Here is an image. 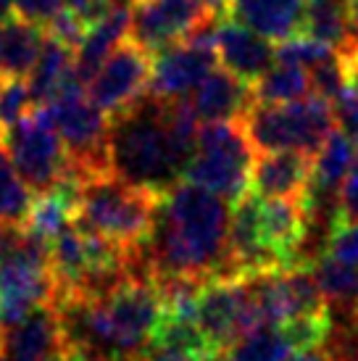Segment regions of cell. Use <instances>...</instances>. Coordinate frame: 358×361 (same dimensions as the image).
Returning a JSON list of instances; mask_svg holds the SVG:
<instances>
[{
	"label": "cell",
	"instance_id": "6da1fadb",
	"mask_svg": "<svg viewBox=\"0 0 358 361\" xmlns=\"http://www.w3.org/2000/svg\"><path fill=\"white\" fill-rule=\"evenodd\" d=\"M229 203L187 180L161 195L148 238L132 245L130 274L137 280L224 274L229 238Z\"/></svg>",
	"mask_w": 358,
	"mask_h": 361
},
{
	"label": "cell",
	"instance_id": "7a4b0ae2",
	"mask_svg": "<svg viewBox=\"0 0 358 361\" xmlns=\"http://www.w3.org/2000/svg\"><path fill=\"white\" fill-rule=\"evenodd\" d=\"M198 130V116L187 98L163 101L145 92L135 106L111 116V174L163 195L182 180Z\"/></svg>",
	"mask_w": 358,
	"mask_h": 361
},
{
	"label": "cell",
	"instance_id": "3957f363",
	"mask_svg": "<svg viewBox=\"0 0 358 361\" xmlns=\"http://www.w3.org/2000/svg\"><path fill=\"white\" fill-rule=\"evenodd\" d=\"M161 195L119 180L116 174H98L80 182L77 227L132 248L148 238Z\"/></svg>",
	"mask_w": 358,
	"mask_h": 361
},
{
	"label": "cell",
	"instance_id": "277c9868",
	"mask_svg": "<svg viewBox=\"0 0 358 361\" xmlns=\"http://www.w3.org/2000/svg\"><path fill=\"white\" fill-rule=\"evenodd\" d=\"M253 161L256 145L250 142L242 119L211 121L198 130L195 151L182 180L219 195L227 203H237L250 192Z\"/></svg>",
	"mask_w": 358,
	"mask_h": 361
},
{
	"label": "cell",
	"instance_id": "5b68a950",
	"mask_svg": "<svg viewBox=\"0 0 358 361\" xmlns=\"http://www.w3.org/2000/svg\"><path fill=\"white\" fill-rule=\"evenodd\" d=\"M242 124L256 151H300L314 156L338 121L332 103L311 92L303 101L250 106Z\"/></svg>",
	"mask_w": 358,
	"mask_h": 361
},
{
	"label": "cell",
	"instance_id": "8992f818",
	"mask_svg": "<svg viewBox=\"0 0 358 361\" xmlns=\"http://www.w3.org/2000/svg\"><path fill=\"white\" fill-rule=\"evenodd\" d=\"M42 109L48 111L63 148L69 153V174L85 182L98 174H111L109 164V114L85 95V87L58 92Z\"/></svg>",
	"mask_w": 358,
	"mask_h": 361
},
{
	"label": "cell",
	"instance_id": "52a82bcc",
	"mask_svg": "<svg viewBox=\"0 0 358 361\" xmlns=\"http://www.w3.org/2000/svg\"><path fill=\"white\" fill-rule=\"evenodd\" d=\"M56 280L50 243L24 230L16 248L0 256V327H8L32 309L53 303Z\"/></svg>",
	"mask_w": 358,
	"mask_h": 361
},
{
	"label": "cell",
	"instance_id": "ba28073f",
	"mask_svg": "<svg viewBox=\"0 0 358 361\" xmlns=\"http://www.w3.org/2000/svg\"><path fill=\"white\" fill-rule=\"evenodd\" d=\"M0 142L32 192L40 195L69 177V153L42 106H35L24 119L0 132Z\"/></svg>",
	"mask_w": 358,
	"mask_h": 361
},
{
	"label": "cell",
	"instance_id": "9c48e42d",
	"mask_svg": "<svg viewBox=\"0 0 358 361\" xmlns=\"http://www.w3.org/2000/svg\"><path fill=\"white\" fill-rule=\"evenodd\" d=\"M198 327L216 353H224L242 335L264 327L245 277H216L198 295Z\"/></svg>",
	"mask_w": 358,
	"mask_h": 361
},
{
	"label": "cell",
	"instance_id": "30bf717a",
	"mask_svg": "<svg viewBox=\"0 0 358 361\" xmlns=\"http://www.w3.org/2000/svg\"><path fill=\"white\" fill-rule=\"evenodd\" d=\"M150 66L153 56L145 48H140L137 42L124 40L87 82L90 101L109 116L127 111L148 92Z\"/></svg>",
	"mask_w": 358,
	"mask_h": 361
},
{
	"label": "cell",
	"instance_id": "8fae6325",
	"mask_svg": "<svg viewBox=\"0 0 358 361\" xmlns=\"http://www.w3.org/2000/svg\"><path fill=\"white\" fill-rule=\"evenodd\" d=\"M209 13L198 0H140L132 8L130 40L153 56L185 40Z\"/></svg>",
	"mask_w": 358,
	"mask_h": 361
},
{
	"label": "cell",
	"instance_id": "7c38bea8",
	"mask_svg": "<svg viewBox=\"0 0 358 361\" xmlns=\"http://www.w3.org/2000/svg\"><path fill=\"white\" fill-rule=\"evenodd\" d=\"M0 361H66V343L53 303L0 327Z\"/></svg>",
	"mask_w": 358,
	"mask_h": 361
},
{
	"label": "cell",
	"instance_id": "4fadbf2b",
	"mask_svg": "<svg viewBox=\"0 0 358 361\" xmlns=\"http://www.w3.org/2000/svg\"><path fill=\"white\" fill-rule=\"evenodd\" d=\"M216 66V48L198 42H174L163 51L153 53L148 92L163 101L187 98V92L198 87V82Z\"/></svg>",
	"mask_w": 358,
	"mask_h": 361
},
{
	"label": "cell",
	"instance_id": "5bb4252c",
	"mask_svg": "<svg viewBox=\"0 0 358 361\" xmlns=\"http://www.w3.org/2000/svg\"><path fill=\"white\" fill-rule=\"evenodd\" d=\"M314 156L300 151H261L250 171V192L259 198L306 201Z\"/></svg>",
	"mask_w": 358,
	"mask_h": 361
},
{
	"label": "cell",
	"instance_id": "9a60e30c",
	"mask_svg": "<svg viewBox=\"0 0 358 361\" xmlns=\"http://www.w3.org/2000/svg\"><path fill=\"white\" fill-rule=\"evenodd\" d=\"M309 206L295 198H261L259 203V230L261 240L279 267L295 264L300 243L309 232Z\"/></svg>",
	"mask_w": 358,
	"mask_h": 361
},
{
	"label": "cell",
	"instance_id": "2e32d148",
	"mask_svg": "<svg viewBox=\"0 0 358 361\" xmlns=\"http://www.w3.org/2000/svg\"><path fill=\"white\" fill-rule=\"evenodd\" d=\"M187 103L198 121L211 124V121L242 119L253 106V95H250V85L240 80L237 74L214 66L198 82V87L192 90Z\"/></svg>",
	"mask_w": 358,
	"mask_h": 361
},
{
	"label": "cell",
	"instance_id": "e0dca14e",
	"mask_svg": "<svg viewBox=\"0 0 358 361\" xmlns=\"http://www.w3.org/2000/svg\"><path fill=\"white\" fill-rule=\"evenodd\" d=\"M216 56L224 63V69L237 74L242 82L259 80L274 63V45L261 37L259 32L242 27L240 21H219L216 30Z\"/></svg>",
	"mask_w": 358,
	"mask_h": 361
},
{
	"label": "cell",
	"instance_id": "ac0fdd59",
	"mask_svg": "<svg viewBox=\"0 0 358 361\" xmlns=\"http://www.w3.org/2000/svg\"><path fill=\"white\" fill-rule=\"evenodd\" d=\"M227 11L268 42H282L303 27L306 0H227Z\"/></svg>",
	"mask_w": 358,
	"mask_h": 361
},
{
	"label": "cell",
	"instance_id": "d6986e66",
	"mask_svg": "<svg viewBox=\"0 0 358 361\" xmlns=\"http://www.w3.org/2000/svg\"><path fill=\"white\" fill-rule=\"evenodd\" d=\"M132 27V6L116 8L106 13L100 21L90 24L80 45L74 48V71L80 82L87 87V82L98 74V69L106 63L111 53L119 48L124 40H130Z\"/></svg>",
	"mask_w": 358,
	"mask_h": 361
},
{
	"label": "cell",
	"instance_id": "ffe728a7",
	"mask_svg": "<svg viewBox=\"0 0 358 361\" xmlns=\"http://www.w3.org/2000/svg\"><path fill=\"white\" fill-rule=\"evenodd\" d=\"M358 156V145L350 140L342 130H332L329 137L321 142V148L314 153V166H311V185L306 195V206L316 209L321 198H329L332 192H338L345 174L350 171L353 161Z\"/></svg>",
	"mask_w": 358,
	"mask_h": 361
},
{
	"label": "cell",
	"instance_id": "44dd1931",
	"mask_svg": "<svg viewBox=\"0 0 358 361\" xmlns=\"http://www.w3.org/2000/svg\"><path fill=\"white\" fill-rule=\"evenodd\" d=\"M27 85H30L35 106H45L69 87H85L74 71V48L45 35V45L32 66Z\"/></svg>",
	"mask_w": 358,
	"mask_h": 361
},
{
	"label": "cell",
	"instance_id": "7402d4cb",
	"mask_svg": "<svg viewBox=\"0 0 358 361\" xmlns=\"http://www.w3.org/2000/svg\"><path fill=\"white\" fill-rule=\"evenodd\" d=\"M45 45L40 24L11 16L0 21V80H27Z\"/></svg>",
	"mask_w": 358,
	"mask_h": 361
},
{
	"label": "cell",
	"instance_id": "603a6c76",
	"mask_svg": "<svg viewBox=\"0 0 358 361\" xmlns=\"http://www.w3.org/2000/svg\"><path fill=\"white\" fill-rule=\"evenodd\" d=\"M300 32L324 42L338 56H345L350 48L358 45L350 35L348 0H306Z\"/></svg>",
	"mask_w": 358,
	"mask_h": 361
},
{
	"label": "cell",
	"instance_id": "cb8c5ba5",
	"mask_svg": "<svg viewBox=\"0 0 358 361\" xmlns=\"http://www.w3.org/2000/svg\"><path fill=\"white\" fill-rule=\"evenodd\" d=\"M250 95H253V106H279V103L303 101L311 95L309 71L300 66L277 63L274 69L261 74L250 85Z\"/></svg>",
	"mask_w": 358,
	"mask_h": 361
},
{
	"label": "cell",
	"instance_id": "d4e9b609",
	"mask_svg": "<svg viewBox=\"0 0 358 361\" xmlns=\"http://www.w3.org/2000/svg\"><path fill=\"white\" fill-rule=\"evenodd\" d=\"M295 345L282 327H259L224 351V361H290Z\"/></svg>",
	"mask_w": 358,
	"mask_h": 361
},
{
	"label": "cell",
	"instance_id": "484cf974",
	"mask_svg": "<svg viewBox=\"0 0 358 361\" xmlns=\"http://www.w3.org/2000/svg\"><path fill=\"white\" fill-rule=\"evenodd\" d=\"M32 201H35V195H32L30 185L13 169L8 153L0 142V224L24 227L30 219Z\"/></svg>",
	"mask_w": 358,
	"mask_h": 361
},
{
	"label": "cell",
	"instance_id": "4316f807",
	"mask_svg": "<svg viewBox=\"0 0 358 361\" xmlns=\"http://www.w3.org/2000/svg\"><path fill=\"white\" fill-rule=\"evenodd\" d=\"M311 269H314V277H316L319 288H321V293H324L327 303L329 301L345 303V301H350V298H356L358 267L332 259V256L324 253L321 259L311 264Z\"/></svg>",
	"mask_w": 358,
	"mask_h": 361
},
{
	"label": "cell",
	"instance_id": "83f0119b",
	"mask_svg": "<svg viewBox=\"0 0 358 361\" xmlns=\"http://www.w3.org/2000/svg\"><path fill=\"white\" fill-rule=\"evenodd\" d=\"M329 56H335L332 48H327L324 42H319L316 37H311L306 32H295L274 48V61L277 63H288V66H300V69H314L316 63L327 61Z\"/></svg>",
	"mask_w": 358,
	"mask_h": 361
},
{
	"label": "cell",
	"instance_id": "f1b7e54d",
	"mask_svg": "<svg viewBox=\"0 0 358 361\" xmlns=\"http://www.w3.org/2000/svg\"><path fill=\"white\" fill-rule=\"evenodd\" d=\"M309 80H311V92L319 95V98H324V101H329L332 106L350 87L348 69H345V63H342V59H340L338 53L329 56L327 61L316 63L314 69H309Z\"/></svg>",
	"mask_w": 358,
	"mask_h": 361
},
{
	"label": "cell",
	"instance_id": "f546056e",
	"mask_svg": "<svg viewBox=\"0 0 358 361\" xmlns=\"http://www.w3.org/2000/svg\"><path fill=\"white\" fill-rule=\"evenodd\" d=\"M35 109L30 85L24 80H3L0 82V132L13 127L30 111Z\"/></svg>",
	"mask_w": 358,
	"mask_h": 361
},
{
	"label": "cell",
	"instance_id": "4dcf8cb0",
	"mask_svg": "<svg viewBox=\"0 0 358 361\" xmlns=\"http://www.w3.org/2000/svg\"><path fill=\"white\" fill-rule=\"evenodd\" d=\"M324 253L332 256V259L358 267V221H353V224H332Z\"/></svg>",
	"mask_w": 358,
	"mask_h": 361
},
{
	"label": "cell",
	"instance_id": "1f68e13d",
	"mask_svg": "<svg viewBox=\"0 0 358 361\" xmlns=\"http://www.w3.org/2000/svg\"><path fill=\"white\" fill-rule=\"evenodd\" d=\"M353 221H358V156L350 171L345 174L342 185H340L332 224H353Z\"/></svg>",
	"mask_w": 358,
	"mask_h": 361
},
{
	"label": "cell",
	"instance_id": "d6a6232c",
	"mask_svg": "<svg viewBox=\"0 0 358 361\" xmlns=\"http://www.w3.org/2000/svg\"><path fill=\"white\" fill-rule=\"evenodd\" d=\"M85 32H87V24L82 21V16H77V13L69 8H61L58 13L45 24V35L53 37V40L63 42V45H69V48H77V45H80V40L85 37Z\"/></svg>",
	"mask_w": 358,
	"mask_h": 361
},
{
	"label": "cell",
	"instance_id": "836d02e7",
	"mask_svg": "<svg viewBox=\"0 0 358 361\" xmlns=\"http://www.w3.org/2000/svg\"><path fill=\"white\" fill-rule=\"evenodd\" d=\"M332 109H335L338 127L358 145V85H350L348 90H345V95Z\"/></svg>",
	"mask_w": 358,
	"mask_h": 361
},
{
	"label": "cell",
	"instance_id": "e575fe53",
	"mask_svg": "<svg viewBox=\"0 0 358 361\" xmlns=\"http://www.w3.org/2000/svg\"><path fill=\"white\" fill-rule=\"evenodd\" d=\"M13 3H16V13H19L21 19L32 21V24H40L42 30L63 8V0H13Z\"/></svg>",
	"mask_w": 358,
	"mask_h": 361
},
{
	"label": "cell",
	"instance_id": "d590c367",
	"mask_svg": "<svg viewBox=\"0 0 358 361\" xmlns=\"http://www.w3.org/2000/svg\"><path fill=\"white\" fill-rule=\"evenodd\" d=\"M132 361H206V359L195 356L192 351H185V348H177V345H169V343L150 341Z\"/></svg>",
	"mask_w": 358,
	"mask_h": 361
},
{
	"label": "cell",
	"instance_id": "8d00e7d4",
	"mask_svg": "<svg viewBox=\"0 0 358 361\" xmlns=\"http://www.w3.org/2000/svg\"><path fill=\"white\" fill-rule=\"evenodd\" d=\"M24 235V227H13V224H0V256H6L11 248H16Z\"/></svg>",
	"mask_w": 358,
	"mask_h": 361
},
{
	"label": "cell",
	"instance_id": "74e56055",
	"mask_svg": "<svg viewBox=\"0 0 358 361\" xmlns=\"http://www.w3.org/2000/svg\"><path fill=\"white\" fill-rule=\"evenodd\" d=\"M332 361H358V330L353 338H345L342 341V348L338 353H329Z\"/></svg>",
	"mask_w": 358,
	"mask_h": 361
},
{
	"label": "cell",
	"instance_id": "f35d334b",
	"mask_svg": "<svg viewBox=\"0 0 358 361\" xmlns=\"http://www.w3.org/2000/svg\"><path fill=\"white\" fill-rule=\"evenodd\" d=\"M290 361H332L329 351L324 345H316V348H306V351H295L290 356Z\"/></svg>",
	"mask_w": 358,
	"mask_h": 361
},
{
	"label": "cell",
	"instance_id": "ab89813d",
	"mask_svg": "<svg viewBox=\"0 0 358 361\" xmlns=\"http://www.w3.org/2000/svg\"><path fill=\"white\" fill-rule=\"evenodd\" d=\"M342 63H345V69H348V77H350V85H358V45L356 48H350L345 56H340Z\"/></svg>",
	"mask_w": 358,
	"mask_h": 361
},
{
	"label": "cell",
	"instance_id": "60d3db41",
	"mask_svg": "<svg viewBox=\"0 0 358 361\" xmlns=\"http://www.w3.org/2000/svg\"><path fill=\"white\" fill-rule=\"evenodd\" d=\"M348 16H350V35L358 42V0H348Z\"/></svg>",
	"mask_w": 358,
	"mask_h": 361
},
{
	"label": "cell",
	"instance_id": "b9f144b4",
	"mask_svg": "<svg viewBox=\"0 0 358 361\" xmlns=\"http://www.w3.org/2000/svg\"><path fill=\"white\" fill-rule=\"evenodd\" d=\"M13 11H16V3H13V0H0V21L11 19Z\"/></svg>",
	"mask_w": 358,
	"mask_h": 361
},
{
	"label": "cell",
	"instance_id": "7bdbcfd3",
	"mask_svg": "<svg viewBox=\"0 0 358 361\" xmlns=\"http://www.w3.org/2000/svg\"><path fill=\"white\" fill-rule=\"evenodd\" d=\"M353 314H356V319H358V293H356V298H353Z\"/></svg>",
	"mask_w": 358,
	"mask_h": 361
},
{
	"label": "cell",
	"instance_id": "ee69618b",
	"mask_svg": "<svg viewBox=\"0 0 358 361\" xmlns=\"http://www.w3.org/2000/svg\"><path fill=\"white\" fill-rule=\"evenodd\" d=\"M137 3H140V0H137Z\"/></svg>",
	"mask_w": 358,
	"mask_h": 361
},
{
	"label": "cell",
	"instance_id": "f6af8a7d",
	"mask_svg": "<svg viewBox=\"0 0 358 361\" xmlns=\"http://www.w3.org/2000/svg\"><path fill=\"white\" fill-rule=\"evenodd\" d=\"M0 82H3V80H0Z\"/></svg>",
	"mask_w": 358,
	"mask_h": 361
}]
</instances>
